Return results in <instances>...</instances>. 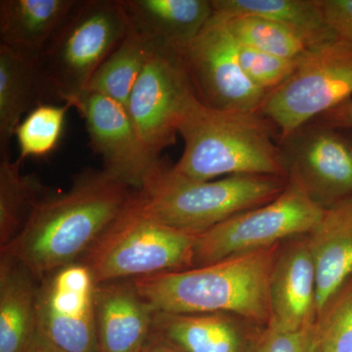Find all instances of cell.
I'll use <instances>...</instances> for the list:
<instances>
[{"instance_id": "cell-15", "label": "cell", "mask_w": 352, "mask_h": 352, "mask_svg": "<svg viewBox=\"0 0 352 352\" xmlns=\"http://www.w3.org/2000/svg\"><path fill=\"white\" fill-rule=\"evenodd\" d=\"M157 310L133 280L97 284L95 292L98 352H141L151 339Z\"/></svg>"}, {"instance_id": "cell-28", "label": "cell", "mask_w": 352, "mask_h": 352, "mask_svg": "<svg viewBox=\"0 0 352 352\" xmlns=\"http://www.w3.org/2000/svg\"><path fill=\"white\" fill-rule=\"evenodd\" d=\"M236 47L243 71L254 85L266 94L288 80L300 61V59L289 60L274 56L237 41Z\"/></svg>"}, {"instance_id": "cell-17", "label": "cell", "mask_w": 352, "mask_h": 352, "mask_svg": "<svg viewBox=\"0 0 352 352\" xmlns=\"http://www.w3.org/2000/svg\"><path fill=\"white\" fill-rule=\"evenodd\" d=\"M127 22L157 47L193 41L212 16V0H120Z\"/></svg>"}, {"instance_id": "cell-19", "label": "cell", "mask_w": 352, "mask_h": 352, "mask_svg": "<svg viewBox=\"0 0 352 352\" xmlns=\"http://www.w3.org/2000/svg\"><path fill=\"white\" fill-rule=\"evenodd\" d=\"M78 0H1L0 45L38 61Z\"/></svg>"}, {"instance_id": "cell-1", "label": "cell", "mask_w": 352, "mask_h": 352, "mask_svg": "<svg viewBox=\"0 0 352 352\" xmlns=\"http://www.w3.org/2000/svg\"><path fill=\"white\" fill-rule=\"evenodd\" d=\"M138 192L104 170L87 168L71 187L41 201L15 239L0 249L27 266L38 281L80 261Z\"/></svg>"}, {"instance_id": "cell-29", "label": "cell", "mask_w": 352, "mask_h": 352, "mask_svg": "<svg viewBox=\"0 0 352 352\" xmlns=\"http://www.w3.org/2000/svg\"><path fill=\"white\" fill-rule=\"evenodd\" d=\"M254 352H321L318 324L289 332L266 327Z\"/></svg>"}, {"instance_id": "cell-27", "label": "cell", "mask_w": 352, "mask_h": 352, "mask_svg": "<svg viewBox=\"0 0 352 352\" xmlns=\"http://www.w3.org/2000/svg\"><path fill=\"white\" fill-rule=\"evenodd\" d=\"M321 352H352V277L317 318Z\"/></svg>"}, {"instance_id": "cell-4", "label": "cell", "mask_w": 352, "mask_h": 352, "mask_svg": "<svg viewBox=\"0 0 352 352\" xmlns=\"http://www.w3.org/2000/svg\"><path fill=\"white\" fill-rule=\"evenodd\" d=\"M127 29L120 0H78L39 57L48 103L78 109L94 74Z\"/></svg>"}, {"instance_id": "cell-31", "label": "cell", "mask_w": 352, "mask_h": 352, "mask_svg": "<svg viewBox=\"0 0 352 352\" xmlns=\"http://www.w3.org/2000/svg\"><path fill=\"white\" fill-rule=\"evenodd\" d=\"M321 119L333 129H352V99L322 116Z\"/></svg>"}, {"instance_id": "cell-10", "label": "cell", "mask_w": 352, "mask_h": 352, "mask_svg": "<svg viewBox=\"0 0 352 352\" xmlns=\"http://www.w3.org/2000/svg\"><path fill=\"white\" fill-rule=\"evenodd\" d=\"M97 283L82 261L67 264L38 281L36 332L66 352H98Z\"/></svg>"}, {"instance_id": "cell-18", "label": "cell", "mask_w": 352, "mask_h": 352, "mask_svg": "<svg viewBox=\"0 0 352 352\" xmlns=\"http://www.w3.org/2000/svg\"><path fill=\"white\" fill-rule=\"evenodd\" d=\"M242 320L227 314L156 311L151 338L179 352H244Z\"/></svg>"}, {"instance_id": "cell-24", "label": "cell", "mask_w": 352, "mask_h": 352, "mask_svg": "<svg viewBox=\"0 0 352 352\" xmlns=\"http://www.w3.org/2000/svg\"><path fill=\"white\" fill-rule=\"evenodd\" d=\"M153 45L129 24L126 34L94 74L87 94H97L127 106Z\"/></svg>"}, {"instance_id": "cell-33", "label": "cell", "mask_w": 352, "mask_h": 352, "mask_svg": "<svg viewBox=\"0 0 352 352\" xmlns=\"http://www.w3.org/2000/svg\"><path fill=\"white\" fill-rule=\"evenodd\" d=\"M141 352H179L173 349V347L166 346L159 340L150 339L149 342L146 344L144 349Z\"/></svg>"}, {"instance_id": "cell-32", "label": "cell", "mask_w": 352, "mask_h": 352, "mask_svg": "<svg viewBox=\"0 0 352 352\" xmlns=\"http://www.w3.org/2000/svg\"><path fill=\"white\" fill-rule=\"evenodd\" d=\"M25 352H66L60 349L59 347L51 344L50 340L39 335L38 332L32 338L31 344H29Z\"/></svg>"}, {"instance_id": "cell-16", "label": "cell", "mask_w": 352, "mask_h": 352, "mask_svg": "<svg viewBox=\"0 0 352 352\" xmlns=\"http://www.w3.org/2000/svg\"><path fill=\"white\" fill-rule=\"evenodd\" d=\"M308 239L316 268L318 318L352 277V197L324 208Z\"/></svg>"}, {"instance_id": "cell-22", "label": "cell", "mask_w": 352, "mask_h": 352, "mask_svg": "<svg viewBox=\"0 0 352 352\" xmlns=\"http://www.w3.org/2000/svg\"><path fill=\"white\" fill-rule=\"evenodd\" d=\"M212 6L215 15L272 21L302 32L317 43L336 36L326 21L321 0H212Z\"/></svg>"}, {"instance_id": "cell-21", "label": "cell", "mask_w": 352, "mask_h": 352, "mask_svg": "<svg viewBox=\"0 0 352 352\" xmlns=\"http://www.w3.org/2000/svg\"><path fill=\"white\" fill-rule=\"evenodd\" d=\"M38 62L0 45V157L9 147L23 117L47 104Z\"/></svg>"}, {"instance_id": "cell-5", "label": "cell", "mask_w": 352, "mask_h": 352, "mask_svg": "<svg viewBox=\"0 0 352 352\" xmlns=\"http://www.w3.org/2000/svg\"><path fill=\"white\" fill-rule=\"evenodd\" d=\"M287 185V178L264 175L190 182L171 175L166 166L154 182L138 192L136 203L157 221L199 235L241 212L275 200Z\"/></svg>"}, {"instance_id": "cell-9", "label": "cell", "mask_w": 352, "mask_h": 352, "mask_svg": "<svg viewBox=\"0 0 352 352\" xmlns=\"http://www.w3.org/2000/svg\"><path fill=\"white\" fill-rule=\"evenodd\" d=\"M173 50L201 103L217 110L258 113L267 94L243 71L236 41L219 17L212 15L196 38Z\"/></svg>"}, {"instance_id": "cell-12", "label": "cell", "mask_w": 352, "mask_h": 352, "mask_svg": "<svg viewBox=\"0 0 352 352\" xmlns=\"http://www.w3.org/2000/svg\"><path fill=\"white\" fill-rule=\"evenodd\" d=\"M193 94L173 48L155 47L126 109L139 138L155 156L175 144L183 111Z\"/></svg>"}, {"instance_id": "cell-23", "label": "cell", "mask_w": 352, "mask_h": 352, "mask_svg": "<svg viewBox=\"0 0 352 352\" xmlns=\"http://www.w3.org/2000/svg\"><path fill=\"white\" fill-rule=\"evenodd\" d=\"M10 156L0 157V249L15 239L41 201L54 194L36 173L25 175Z\"/></svg>"}, {"instance_id": "cell-25", "label": "cell", "mask_w": 352, "mask_h": 352, "mask_svg": "<svg viewBox=\"0 0 352 352\" xmlns=\"http://www.w3.org/2000/svg\"><path fill=\"white\" fill-rule=\"evenodd\" d=\"M215 16L224 23L236 41L284 59H302L312 47L320 44L294 28L272 21L249 16Z\"/></svg>"}, {"instance_id": "cell-2", "label": "cell", "mask_w": 352, "mask_h": 352, "mask_svg": "<svg viewBox=\"0 0 352 352\" xmlns=\"http://www.w3.org/2000/svg\"><path fill=\"white\" fill-rule=\"evenodd\" d=\"M282 244L199 267L132 280L157 311L227 314L268 327L271 275Z\"/></svg>"}, {"instance_id": "cell-3", "label": "cell", "mask_w": 352, "mask_h": 352, "mask_svg": "<svg viewBox=\"0 0 352 352\" xmlns=\"http://www.w3.org/2000/svg\"><path fill=\"white\" fill-rule=\"evenodd\" d=\"M277 127L259 113L208 107L192 94L183 111L178 134L184 149L168 166L175 177L208 182L235 175L286 177Z\"/></svg>"}, {"instance_id": "cell-7", "label": "cell", "mask_w": 352, "mask_h": 352, "mask_svg": "<svg viewBox=\"0 0 352 352\" xmlns=\"http://www.w3.org/2000/svg\"><path fill=\"white\" fill-rule=\"evenodd\" d=\"M351 95L352 45L336 36L308 51L288 80L266 94L258 113L282 141Z\"/></svg>"}, {"instance_id": "cell-13", "label": "cell", "mask_w": 352, "mask_h": 352, "mask_svg": "<svg viewBox=\"0 0 352 352\" xmlns=\"http://www.w3.org/2000/svg\"><path fill=\"white\" fill-rule=\"evenodd\" d=\"M76 110L85 120L90 148L118 182L140 192L166 168L161 157L153 155L139 138L126 106L87 94Z\"/></svg>"}, {"instance_id": "cell-26", "label": "cell", "mask_w": 352, "mask_h": 352, "mask_svg": "<svg viewBox=\"0 0 352 352\" xmlns=\"http://www.w3.org/2000/svg\"><path fill=\"white\" fill-rule=\"evenodd\" d=\"M69 104H41L23 119L15 138L19 146V159L44 157L57 147L66 122Z\"/></svg>"}, {"instance_id": "cell-6", "label": "cell", "mask_w": 352, "mask_h": 352, "mask_svg": "<svg viewBox=\"0 0 352 352\" xmlns=\"http://www.w3.org/2000/svg\"><path fill=\"white\" fill-rule=\"evenodd\" d=\"M197 236L148 217L135 195L80 261L97 284L190 270Z\"/></svg>"}, {"instance_id": "cell-8", "label": "cell", "mask_w": 352, "mask_h": 352, "mask_svg": "<svg viewBox=\"0 0 352 352\" xmlns=\"http://www.w3.org/2000/svg\"><path fill=\"white\" fill-rule=\"evenodd\" d=\"M324 208L296 183L289 182L275 200L231 217L197 236L193 268L270 249L309 234Z\"/></svg>"}, {"instance_id": "cell-20", "label": "cell", "mask_w": 352, "mask_h": 352, "mask_svg": "<svg viewBox=\"0 0 352 352\" xmlns=\"http://www.w3.org/2000/svg\"><path fill=\"white\" fill-rule=\"evenodd\" d=\"M38 281L24 263L0 252V352H25L36 333Z\"/></svg>"}, {"instance_id": "cell-11", "label": "cell", "mask_w": 352, "mask_h": 352, "mask_svg": "<svg viewBox=\"0 0 352 352\" xmlns=\"http://www.w3.org/2000/svg\"><path fill=\"white\" fill-rule=\"evenodd\" d=\"M278 143L287 179L320 207L352 197V144L336 129L309 122Z\"/></svg>"}, {"instance_id": "cell-30", "label": "cell", "mask_w": 352, "mask_h": 352, "mask_svg": "<svg viewBox=\"0 0 352 352\" xmlns=\"http://www.w3.org/2000/svg\"><path fill=\"white\" fill-rule=\"evenodd\" d=\"M321 4L329 27L352 45V0H321Z\"/></svg>"}, {"instance_id": "cell-14", "label": "cell", "mask_w": 352, "mask_h": 352, "mask_svg": "<svg viewBox=\"0 0 352 352\" xmlns=\"http://www.w3.org/2000/svg\"><path fill=\"white\" fill-rule=\"evenodd\" d=\"M268 327L298 331L317 321L316 268L308 234L284 242L270 281Z\"/></svg>"}]
</instances>
